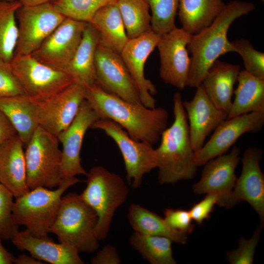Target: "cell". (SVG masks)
I'll return each mask as SVG.
<instances>
[{"label":"cell","mask_w":264,"mask_h":264,"mask_svg":"<svg viewBox=\"0 0 264 264\" xmlns=\"http://www.w3.org/2000/svg\"><path fill=\"white\" fill-rule=\"evenodd\" d=\"M85 99L99 119L114 121L136 141L154 145L167 128L169 113L164 108L151 109L128 102L105 91L97 84L86 88Z\"/></svg>","instance_id":"1"},{"label":"cell","mask_w":264,"mask_h":264,"mask_svg":"<svg viewBox=\"0 0 264 264\" xmlns=\"http://www.w3.org/2000/svg\"><path fill=\"white\" fill-rule=\"evenodd\" d=\"M255 9L250 2L233 0L225 4L221 11L208 26L191 35L187 45L192 56L187 86H200L207 71L221 55L234 52L227 37L232 23Z\"/></svg>","instance_id":"2"},{"label":"cell","mask_w":264,"mask_h":264,"mask_svg":"<svg viewBox=\"0 0 264 264\" xmlns=\"http://www.w3.org/2000/svg\"><path fill=\"white\" fill-rule=\"evenodd\" d=\"M181 94L173 97L174 120L162 132L160 144L155 149L160 184H173L194 177L197 166L190 137L188 120Z\"/></svg>","instance_id":"3"},{"label":"cell","mask_w":264,"mask_h":264,"mask_svg":"<svg viewBox=\"0 0 264 264\" xmlns=\"http://www.w3.org/2000/svg\"><path fill=\"white\" fill-rule=\"evenodd\" d=\"M79 181L76 177L62 180L54 190L38 187L15 198L13 208L15 222L25 226V230L35 237L51 239L48 235L57 215L62 196Z\"/></svg>","instance_id":"4"},{"label":"cell","mask_w":264,"mask_h":264,"mask_svg":"<svg viewBox=\"0 0 264 264\" xmlns=\"http://www.w3.org/2000/svg\"><path fill=\"white\" fill-rule=\"evenodd\" d=\"M86 176L87 186L79 196L96 213L95 235L103 240L116 210L126 200L129 188L120 176L101 166L92 167Z\"/></svg>","instance_id":"5"},{"label":"cell","mask_w":264,"mask_h":264,"mask_svg":"<svg viewBox=\"0 0 264 264\" xmlns=\"http://www.w3.org/2000/svg\"><path fill=\"white\" fill-rule=\"evenodd\" d=\"M97 222V215L92 208L79 195L69 193L62 198L50 233L60 242L74 247L79 252L92 253L99 245L95 233Z\"/></svg>","instance_id":"6"},{"label":"cell","mask_w":264,"mask_h":264,"mask_svg":"<svg viewBox=\"0 0 264 264\" xmlns=\"http://www.w3.org/2000/svg\"><path fill=\"white\" fill-rule=\"evenodd\" d=\"M59 142L57 137L39 126L25 145L27 182L30 190L59 186L62 150Z\"/></svg>","instance_id":"7"},{"label":"cell","mask_w":264,"mask_h":264,"mask_svg":"<svg viewBox=\"0 0 264 264\" xmlns=\"http://www.w3.org/2000/svg\"><path fill=\"white\" fill-rule=\"evenodd\" d=\"M10 64L25 94L35 101L46 99L74 82L66 72L41 63L31 54L14 55Z\"/></svg>","instance_id":"8"},{"label":"cell","mask_w":264,"mask_h":264,"mask_svg":"<svg viewBox=\"0 0 264 264\" xmlns=\"http://www.w3.org/2000/svg\"><path fill=\"white\" fill-rule=\"evenodd\" d=\"M90 128L104 131L114 141L122 155L127 178L132 188L139 187L144 175L156 167L153 145L132 139L126 131L114 121L99 119Z\"/></svg>","instance_id":"9"},{"label":"cell","mask_w":264,"mask_h":264,"mask_svg":"<svg viewBox=\"0 0 264 264\" xmlns=\"http://www.w3.org/2000/svg\"><path fill=\"white\" fill-rule=\"evenodd\" d=\"M19 36L14 55H29L66 17L53 2L32 6L22 5L17 11Z\"/></svg>","instance_id":"10"},{"label":"cell","mask_w":264,"mask_h":264,"mask_svg":"<svg viewBox=\"0 0 264 264\" xmlns=\"http://www.w3.org/2000/svg\"><path fill=\"white\" fill-rule=\"evenodd\" d=\"M85 89L73 82L46 99L34 101L39 126L58 137L76 117L85 99Z\"/></svg>","instance_id":"11"},{"label":"cell","mask_w":264,"mask_h":264,"mask_svg":"<svg viewBox=\"0 0 264 264\" xmlns=\"http://www.w3.org/2000/svg\"><path fill=\"white\" fill-rule=\"evenodd\" d=\"M191 35L182 27H176L162 35L156 46L160 60V77L179 90L188 84L191 58L187 45Z\"/></svg>","instance_id":"12"},{"label":"cell","mask_w":264,"mask_h":264,"mask_svg":"<svg viewBox=\"0 0 264 264\" xmlns=\"http://www.w3.org/2000/svg\"><path fill=\"white\" fill-rule=\"evenodd\" d=\"M87 23L66 18L31 55L41 63L65 72Z\"/></svg>","instance_id":"13"},{"label":"cell","mask_w":264,"mask_h":264,"mask_svg":"<svg viewBox=\"0 0 264 264\" xmlns=\"http://www.w3.org/2000/svg\"><path fill=\"white\" fill-rule=\"evenodd\" d=\"M96 84L128 102L142 104L137 88L119 53L98 44L95 55Z\"/></svg>","instance_id":"14"},{"label":"cell","mask_w":264,"mask_h":264,"mask_svg":"<svg viewBox=\"0 0 264 264\" xmlns=\"http://www.w3.org/2000/svg\"><path fill=\"white\" fill-rule=\"evenodd\" d=\"M264 125V112H252L222 121L206 144L194 153L196 165H204L209 160L224 154L242 135L261 131Z\"/></svg>","instance_id":"15"},{"label":"cell","mask_w":264,"mask_h":264,"mask_svg":"<svg viewBox=\"0 0 264 264\" xmlns=\"http://www.w3.org/2000/svg\"><path fill=\"white\" fill-rule=\"evenodd\" d=\"M99 117L85 99L70 125L58 136L62 144V180L74 178L77 175H86L81 163L80 153L83 141L87 130Z\"/></svg>","instance_id":"16"},{"label":"cell","mask_w":264,"mask_h":264,"mask_svg":"<svg viewBox=\"0 0 264 264\" xmlns=\"http://www.w3.org/2000/svg\"><path fill=\"white\" fill-rule=\"evenodd\" d=\"M161 36L151 30L136 38L129 39L120 54L137 88L142 104L151 109L156 106L153 95L157 90L155 85L145 77L144 67Z\"/></svg>","instance_id":"17"},{"label":"cell","mask_w":264,"mask_h":264,"mask_svg":"<svg viewBox=\"0 0 264 264\" xmlns=\"http://www.w3.org/2000/svg\"><path fill=\"white\" fill-rule=\"evenodd\" d=\"M240 150L234 146L227 154H223L207 161L204 165L200 179L193 187L196 194H215L218 204L227 208L235 186V169L239 161Z\"/></svg>","instance_id":"18"},{"label":"cell","mask_w":264,"mask_h":264,"mask_svg":"<svg viewBox=\"0 0 264 264\" xmlns=\"http://www.w3.org/2000/svg\"><path fill=\"white\" fill-rule=\"evenodd\" d=\"M263 151L256 147L247 149L242 158V171L237 180L227 208L242 201L247 202L264 221V176L260 162Z\"/></svg>","instance_id":"19"},{"label":"cell","mask_w":264,"mask_h":264,"mask_svg":"<svg viewBox=\"0 0 264 264\" xmlns=\"http://www.w3.org/2000/svg\"><path fill=\"white\" fill-rule=\"evenodd\" d=\"M182 104L189 122L192 147L196 152L203 146L206 136L227 119L228 114L214 105L201 84L196 88L193 98Z\"/></svg>","instance_id":"20"},{"label":"cell","mask_w":264,"mask_h":264,"mask_svg":"<svg viewBox=\"0 0 264 264\" xmlns=\"http://www.w3.org/2000/svg\"><path fill=\"white\" fill-rule=\"evenodd\" d=\"M23 143L16 135L0 146V182L16 198L28 192Z\"/></svg>","instance_id":"21"},{"label":"cell","mask_w":264,"mask_h":264,"mask_svg":"<svg viewBox=\"0 0 264 264\" xmlns=\"http://www.w3.org/2000/svg\"><path fill=\"white\" fill-rule=\"evenodd\" d=\"M11 241L18 249L29 252L40 261L52 264H84L74 247L66 243H57L51 239L35 237L26 230L19 231Z\"/></svg>","instance_id":"22"},{"label":"cell","mask_w":264,"mask_h":264,"mask_svg":"<svg viewBox=\"0 0 264 264\" xmlns=\"http://www.w3.org/2000/svg\"><path fill=\"white\" fill-rule=\"evenodd\" d=\"M240 71L238 65L217 60L209 68L201 84L214 105L227 114L232 103L234 86Z\"/></svg>","instance_id":"23"},{"label":"cell","mask_w":264,"mask_h":264,"mask_svg":"<svg viewBox=\"0 0 264 264\" xmlns=\"http://www.w3.org/2000/svg\"><path fill=\"white\" fill-rule=\"evenodd\" d=\"M99 43L96 29L87 23L79 45L65 72L85 88L96 84L95 55Z\"/></svg>","instance_id":"24"},{"label":"cell","mask_w":264,"mask_h":264,"mask_svg":"<svg viewBox=\"0 0 264 264\" xmlns=\"http://www.w3.org/2000/svg\"><path fill=\"white\" fill-rule=\"evenodd\" d=\"M0 110L25 146L39 126L34 101L26 94L0 97Z\"/></svg>","instance_id":"25"},{"label":"cell","mask_w":264,"mask_h":264,"mask_svg":"<svg viewBox=\"0 0 264 264\" xmlns=\"http://www.w3.org/2000/svg\"><path fill=\"white\" fill-rule=\"evenodd\" d=\"M89 23L98 33L99 44L120 54L129 39L117 4L100 8Z\"/></svg>","instance_id":"26"},{"label":"cell","mask_w":264,"mask_h":264,"mask_svg":"<svg viewBox=\"0 0 264 264\" xmlns=\"http://www.w3.org/2000/svg\"><path fill=\"white\" fill-rule=\"evenodd\" d=\"M237 81L235 98L227 118L252 112H264V79L244 70L240 71Z\"/></svg>","instance_id":"27"},{"label":"cell","mask_w":264,"mask_h":264,"mask_svg":"<svg viewBox=\"0 0 264 264\" xmlns=\"http://www.w3.org/2000/svg\"><path fill=\"white\" fill-rule=\"evenodd\" d=\"M223 0H179L182 28L191 35L210 25L225 5Z\"/></svg>","instance_id":"28"},{"label":"cell","mask_w":264,"mask_h":264,"mask_svg":"<svg viewBox=\"0 0 264 264\" xmlns=\"http://www.w3.org/2000/svg\"><path fill=\"white\" fill-rule=\"evenodd\" d=\"M128 217L132 228L135 232L166 237L173 242L181 244H184L187 241V235L171 229L163 218L137 204L130 205Z\"/></svg>","instance_id":"29"},{"label":"cell","mask_w":264,"mask_h":264,"mask_svg":"<svg viewBox=\"0 0 264 264\" xmlns=\"http://www.w3.org/2000/svg\"><path fill=\"white\" fill-rule=\"evenodd\" d=\"M21 6L17 0H0V60L8 63L13 59L17 44L16 12Z\"/></svg>","instance_id":"30"},{"label":"cell","mask_w":264,"mask_h":264,"mask_svg":"<svg viewBox=\"0 0 264 264\" xmlns=\"http://www.w3.org/2000/svg\"><path fill=\"white\" fill-rule=\"evenodd\" d=\"M172 241L166 237L148 235L134 232L130 242L134 249L152 264H176Z\"/></svg>","instance_id":"31"},{"label":"cell","mask_w":264,"mask_h":264,"mask_svg":"<svg viewBox=\"0 0 264 264\" xmlns=\"http://www.w3.org/2000/svg\"><path fill=\"white\" fill-rule=\"evenodd\" d=\"M117 5L129 39L152 30L150 8L145 0H117Z\"/></svg>","instance_id":"32"},{"label":"cell","mask_w":264,"mask_h":264,"mask_svg":"<svg viewBox=\"0 0 264 264\" xmlns=\"http://www.w3.org/2000/svg\"><path fill=\"white\" fill-rule=\"evenodd\" d=\"M117 0H57L53 2L56 9L66 18L90 22L100 8L117 4Z\"/></svg>","instance_id":"33"},{"label":"cell","mask_w":264,"mask_h":264,"mask_svg":"<svg viewBox=\"0 0 264 264\" xmlns=\"http://www.w3.org/2000/svg\"><path fill=\"white\" fill-rule=\"evenodd\" d=\"M151 10V27L160 35L175 27L179 0H145Z\"/></svg>","instance_id":"34"},{"label":"cell","mask_w":264,"mask_h":264,"mask_svg":"<svg viewBox=\"0 0 264 264\" xmlns=\"http://www.w3.org/2000/svg\"><path fill=\"white\" fill-rule=\"evenodd\" d=\"M234 52L242 57L245 70L249 74L264 79V53L255 49L250 42L240 39L231 42Z\"/></svg>","instance_id":"35"},{"label":"cell","mask_w":264,"mask_h":264,"mask_svg":"<svg viewBox=\"0 0 264 264\" xmlns=\"http://www.w3.org/2000/svg\"><path fill=\"white\" fill-rule=\"evenodd\" d=\"M12 193L0 182V239L12 240L19 231L13 216L14 201Z\"/></svg>","instance_id":"36"},{"label":"cell","mask_w":264,"mask_h":264,"mask_svg":"<svg viewBox=\"0 0 264 264\" xmlns=\"http://www.w3.org/2000/svg\"><path fill=\"white\" fill-rule=\"evenodd\" d=\"M263 227V223H261L251 238H241L238 248L226 253L227 259L231 264H252Z\"/></svg>","instance_id":"37"},{"label":"cell","mask_w":264,"mask_h":264,"mask_svg":"<svg viewBox=\"0 0 264 264\" xmlns=\"http://www.w3.org/2000/svg\"><path fill=\"white\" fill-rule=\"evenodd\" d=\"M164 214L163 219L171 229L187 235L192 233L195 225L189 211L167 208Z\"/></svg>","instance_id":"38"},{"label":"cell","mask_w":264,"mask_h":264,"mask_svg":"<svg viewBox=\"0 0 264 264\" xmlns=\"http://www.w3.org/2000/svg\"><path fill=\"white\" fill-rule=\"evenodd\" d=\"M25 94L10 63L0 60V97Z\"/></svg>","instance_id":"39"},{"label":"cell","mask_w":264,"mask_h":264,"mask_svg":"<svg viewBox=\"0 0 264 264\" xmlns=\"http://www.w3.org/2000/svg\"><path fill=\"white\" fill-rule=\"evenodd\" d=\"M207 194L203 199L195 204L189 211L192 220L199 225L202 224L204 220L209 219L215 205L218 203L219 198L216 194Z\"/></svg>","instance_id":"40"},{"label":"cell","mask_w":264,"mask_h":264,"mask_svg":"<svg viewBox=\"0 0 264 264\" xmlns=\"http://www.w3.org/2000/svg\"><path fill=\"white\" fill-rule=\"evenodd\" d=\"M121 260L115 248L106 245L99 250L91 261L92 264H118Z\"/></svg>","instance_id":"41"},{"label":"cell","mask_w":264,"mask_h":264,"mask_svg":"<svg viewBox=\"0 0 264 264\" xmlns=\"http://www.w3.org/2000/svg\"><path fill=\"white\" fill-rule=\"evenodd\" d=\"M17 135V133L7 117L0 110V146Z\"/></svg>","instance_id":"42"},{"label":"cell","mask_w":264,"mask_h":264,"mask_svg":"<svg viewBox=\"0 0 264 264\" xmlns=\"http://www.w3.org/2000/svg\"><path fill=\"white\" fill-rule=\"evenodd\" d=\"M13 263L16 264H43L41 261H40L32 256H29L25 254H21L18 257L14 258Z\"/></svg>","instance_id":"43"},{"label":"cell","mask_w":264,"mask_h":264,"mask_svg":"<svg viewBox=\"0 0 264 264\" xmlns=\"http://www.w3.org/2000/svg\"><path fill=\"white\" fill-rule=\"evenodd\" d=\"M0 239V264H11L13 263L15 256L4 247Z\"/></svg>","instance_id":"44"},{"label":"cell","mask_w":264,"mask_h":264,"mask_svg":"<svg viewBox=\"0 0 264 264\" xmlns=\"http://www.w3.org/2000/svg\"><path fill=\"white\" fill-rule=\"evenodd\" d=\"M22 5L32 6L47 2H53L57 0H17Z\"/></svg>","instance_id":"45"},{"label":"cell","mask_w":264,"mask_h":264,"mask_svg":"<svg viewBox=\"0 0 264 264\" xmlns=\"http://www.w3.org/2000/svg\"><path fill=\"white\" fill-rule=\"evenodd\" d=\"M6 0V1H11V0Z\"/></svg>","instance_id":"46"},{"label":"cell","mask_w":264,"mask_h":264,"mask_svg":"<svg viewBox=\"0 0 264 264\" xmlns=\"http://www.w3.org/2000/svg\"><path fill=\"white\" fill-rule=\"evenodd\" d=\"M263 0L264 1V0Z\"/></svg>","instance_id":"47"}]
</instances>
